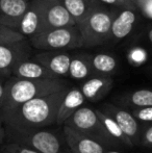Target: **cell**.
<instances>
[{
    "label": "cell",
    "instance_id": "cell-24",
    "mask_svg": "<svg viewBox=\"0 0 152 153\" xmlns=\"http://www.w3.org/2000/svg\"><path fill=\"white\" fill-rule=\"evenodd\" d=\"M2 153H41L35 149L21 146L19 144L15 143H7L2 148Z\"/></svg>",
    "mask_w": 152,
    "mask_h": 153
},
{
    "label": "cell",
    "instance_id": "cell-9",
    "mask_svg": "<svg viewBox=\"0 0 152 153\" xmlns=\"http://www.w3.org/2000/svg\"><path fill=\"white\" fill-rule=\"evenodd\" d=\"M101 111L110 116V118L115 120V122L118 124L123 133L131 141L133 145L139 144L141 142L139 131H140V126L138 124L136 119L133 117L132 114L125 109L119 108L113 104H104L101 108H99Z\"/></svg>",
    "mask_w": 152,
    "mask_h": 153
},
{
    "label": "cell",
    "instance_id": "cell-16",
    "mask_svg": "<svg viewBox=\"0 0 152 153\" xmlns=\"http://www.w3.org/2000/svg\"><path fill=\"white\" fill-rule=\"evenodd\" d=\"M85 98L83 94L81 93L80 89L73 88L69 89L67 94L65 95L63 99V102L59 107V114H57L56 126L63 127L65 122L75 113L85 102Z\"/></svg>",
    "mask_w": 152,
    "mask_h": 153
},
{
    "label": "cell",
    "instance_id": "cell-25",
    "mask_svg": "<svg viewBox=\"0 0 152 153\" xmlns=\"http://www.w3.org/2000/svg\"><path fill=\"white\" fill-rule=\"evenodd\" d=\"M101 3L113 5L119 10H136V6L132 0H99Z\"/></svg>",
    "mask_w": 152,
    "mask_h": 153
},
{
    "label": "cell",
    "instance_id": "cell-5",
    "mask_svg": "<svg viewBox=\"0 0 152 153\" xmlns=\"http://www.w3.org/2000/svg\"><path fill=\"white\" fill-rule=\"evenodd\" d=\"M29 43L33 48L43 51L82 48L81 34L76 25L41 32L29 38Z\"/></svg>",
    "mask_w": 152,
    "mask_h": 153
},
{
    "label": "cell",
    "instance_id": "cell-17",
    "mask_svg": "<svg viewBox=\"0 0 152 153\" xmlns=\"http://www.w3.org/2000/svg\"><path fill=\"white\" fill-rule=\"evenodd\" d=\"M136 22V14L133 10H121L119 14H116L112 24L110 39L120 41L126 38L133 29Z\"/></svg>",
    "mask_w": 152,
    "mask_h": 153
},
{
    "label": "cell",
    "instance_id": "cell-35",
    "mask_svg": "<svg viewBox=\"0 0 152 153\" xmlns=\"http://www.w3.org/2000/svg\"><path fill=\"white\" fill-rule=\"evenodd\" d=\"M132 1H133V0H132ZM133 2H134V1H133Z\"/></svg>",
    "mask_w": 152,
    "mask_h": 153
},
{
    "label": "cell",
    "instance_id": "cell-7",
    "mask_svg": "<svg viewBox=\"0 0 152 153\" xmlns=\"http://www.w3.org/2000/svg\"><path fill=\"white\" fill-rule=\"evenodd\" d=\"M31 55V45L24 39L19 42L0 45V74L10 76L15 67L20 62L29 59Z\"/></svg>",
    "mask_w": 152,
    "mask_h": 153
},
{
    "label": "cell",
    "instance_id": "cell-3",
    "mask_svg": "<svg viewBox=\"0 0 152 153\" xmlns=\"http://www.w3.org/2000/svg\"><path fill=\"white\" fill-rule=\"evenodd\" d=\"M115 16V12L103 5L77 23L76 26L80 31L82 40V48H92L105 44L110 39Z\"/></svg>",
    "mask_w": 152,
    "mask_h": 153
},
{
    "label": "cell",
    "instance_id": "cell-13",
    "mask_svg": "<svg viewBox=\"0 0 152 153\" xmlns=\"http://www.w3.org/2000/svg\"><path fill=\"white\" fill-rule=\"evenodd\" d=\"M63 131L68 146L73 153H105L103 145L91 137L82 135L71 127L64 125Z\"/></svg>",
    "mask_w": 152,
    "mask_h": 153
},
{
    "label": "cell",
    "instance_id": "cell-14",
    "mask_svg": "<svg viewBox=\"0 0 152 153\" xmlns=\"http://www.w3.org/2000/svg\"><path fill=\"white\" fill-rule=\"evenodd\" d=\"M114 81L108 75L92 76L81 85L80 91L85 96V100L91 102H97L101 100L110 92Z\"/></svg>",
    "mask_w": 152,
    "mask_h": 153
},
{
    "label": "cell",
    "instance_id": "cell-12",
    "mask_svg": "<svg viewBox=\"0 0 152 153\" xmlns=\"http://www.w3.org/2000/svg\"><path fill=\"white\" fill-rule=\"evenodd\" d=\"M33 61L43 65L59 77L69 75L71 55L64 50L43 51L33 56Z\"/></svg>",
    "mask_w": 152,
    "mask_h": 153
},
{
    "label": "cell",
    "instance_id": "cell-19",
    "mask_svg": "<svg viewBox=\"0 0 152 153\" xmlns=\"http://www.w3.org/2000/svg\"><path fill=\"white\" fill-rule=\"evenodd\" d=\"M96 115L98 116L99 120L101 121L102 125L104 126L105 130L112 135L113 139H115L120 145L126 146V147H132L133 144L131 143L129 139L126 137L123 133V131L120 129V127L118 126V124L115 122V120L113 118H110V116H108L106 114H104L103 111H101L99 108H94Z\"/></svg>",
    "mask_w": 152,
    "mask_h": 153
},
{
    "label": "cell",
    "instance_id": "cell-29",
    "mask_svg": "<svg viewBox=\"0 0 152 153\" xmlns=\"http://www.w3.org/2000/svg\"><path fill=\"white\" fill-rule=\"evenodd\" d=\"M4 94H5V81L1 80L0 81V109H1L2 103H3Z\"/></svg>",
    "mask_w": 152,
    "mask_h": 153
},
{
    "label": "cell",
    "instance_id": "cell-15",
    "mask_svg": "<svg viewBox=\"0 0 152 153\" xmlns=\"http://www.w3.org/2000/svg\"><path fill=\"white\" fill-rule=\"evenodd\" d=\"M12 75L17 78L21 79H30V80H38V79H59L57 75L45 68L43 65L39 64L36 61L27 59L20 64H18L12 71Z\"/></svg>",
    "mask_w": 152,
    "mask_h": 153
},
{
    "label": "cell",
    "instance_id": "cell-26",
    "mask_svg": "<svg viewBox=\"0 0 152 153\" xmlns=\"http://www.w3.org/2000/svg\"><path fill=\"white\" fill-rule=\"evenodd\" d=\"M132 115L142 122H152V107L136 108L132 111Z\"/></svg>",
    "mask_w": 152,
    "mask_h": 153
},
{
    "label": "cell",
    "instance_id": "cell-11",
    "mask_svg": "<svg viewBox=\"0 0 152 153\" xmlns=\"http://www.w3.org/2000/svg\"><path fill=\"white\" fill-rule=\"evenodd\" d=\"M30 0H0V24L17 31Z\"/></svg>",
    "mask_w": 152,
    "mask_h": 153
},
{
    "label": "cell",
    "instance_id": "cell-10",
    "mask_svg": "<svg viewBox=\"0 0 152 153\" xmlns=\"http://www.w3.org/2000/svg\"><path fill=\"white\" fill-rule=\"evenodd\" d=\"M45 25L46 30L75 26L76 23L62 0L45 1Z\"/></svg>",
    "mask_w": 152,
    "mask_h": 153
},
{
    "label": "cell",
    "instance_id": "cell-30",
    "mask_svg": "<svg viewBox=\"0 0 152 153\" xmlns=\"http://www.w3.org/2000/svg\"><path fill=\"white\" fill-rule=\"evenodd\" d=\"M4 140H5V130H4L3 123H2L1 119H0V144L3 143Z\"/></svg>",
    "mask_w": 152,
    "mask_h": 153
},
{
    "label": "cell",
    "instance_id": "cell-27",
    "mask_svg": "<svg viewBox=\"0 0 152 153\" xmlns=\"http://www.w3.org/2000/svg\"><path fill=\"white\" fill-rule=\"evenodd\" d=\"M136 7L140 8L146 18L152 19V0H133Z\"/></svg>",
    "mask_w": 152,
    "mask_h": 153
},
{
    "label": "cell",
    "instance_id": "cell-33",
    "mask_svg": "<svg viewBox=\"0 0 152 153\" xmlns=\"http://www.w3.org/2000/svg\"><path fill=\"white\" fill-rule=\"evenodd\" d=\"M37 1H56V0H37Z\"/></svg>",
    "mask_w": 152,
    "mask_h": 153
},
{
    "label": "cell",
    "instance_id": "cell-22",
    "mask_svg": "<svg viewBox=\"0 0 152 153\" xmlns=\"http://www.w3.org/2000/svg\"><path fill=\"white\" fill-rule=\"evenodd\" d=\"M129 102L138 108L152 107V91L151 90H139L132 92L129 96Z\"/></svg>",
    "mask_w": 152,
    "mask_h": 153
},
{
    "label": "cell",
    "instance_id": "cell-18",
    "mask_svg": "<svg viewBox=\"0 0 152 153\" xmlns=\"http://www.w3.org/2000/svg\"><path fill=\"white\" fill-rule=\"evenodd\" d=\"M62 2L76 24L87 18L92 12L104 5L99 0H62Z\"/></svg>",
    "mask_w": 152,
    "mask_h": 153
},
{
    "label": "cell",
    "instance_id": "cell-20",
    "mask_svg": "<svg viewBox=\"0 0 152 153\" xmlns=\"http://www.w3.org/2000/svg\"><path fill=\"white\" fill-rule=\"evenodd\" d=\"M91 65V56L87 55H74L71 56L69 68V76L76 80H82L93 73Z\"/></svg>",
    "mask_w": 152,
    "mask_h": 153
},
{
    "label": "cell",
    "instance_id": "cell-4",
    "mask_svg": "<svg viewBox=\"0 0 152 153\" xmlns=\"http://www.w3.org/2000/svg\"><path fill=\"white\" fill-rule=\"evenodd\" d=\"M64 125L71 127L77 132L87 137L95 140L104 147H118L121 146L112 135L105 130L94 108L82 106L76 111Z\"/></svg>",
    "mask_w": 152,
    "mask_h": 153
},
{
    "label": "cell",
    "instance_id": "cell-28",
    "mask_svg": "<svg viewBox=\"0 0 152 153\" xmlns=\"http://www.w3.org/2000/svg\"><path fill=\"white\" fill-rule=\"evenodd\" d=\"M141 143H142V145L145 146H152V126H150L145 131L144 135L141 140Z\"/></svg>",
    "mask_w": 152,
    "mask_h": 153
},
{
    "label": "cell",
    "instance_id": "cell-32",
    "mask_svg": "<svg viewBox=\"0 0 152 153\" xmlns=\"http://www.w3.org/2000/svg\"><path fill=\"white\" fill-rule=\"evenodd\" d=\"M105 153H121L119 151H115V150H112V151H108V152H105Z\"/></svg>",
    "mask_w": 152,
    "mask_h": 153
},
{
    "label": "cell",
    "instance_id": "cell-21",
    "mask_svg": "<svg viewBox=\"0 0 152 153\" xmlns=\"http://www.w3.org/2000/svg\"><path fill=\"white\" fill-rule=\"evenodd\" d=\"M91 65L93 71L100 75H108L113 73L118 66L116 57L108 53H98L91 56Z\"/></svg>",
    "mask_w": 152,
    "mask_h": 153
},
{
    "label": "cell",
    "instance_id": "cell-23",
    "mask_svg": "<svg viewBox=\"0 0 152 153\" xmlns=\"http://www.w3.org/2000/svg\"><path fill=\"white\" fill-rule=\"evenodd\" d=\"M24 36L18 31L10 29L4 25L0 24V45L10 44V43L19 42V41L24 40Z\"/></svg>",
    "mask_w": 152,
    "mask_h": 153
},
{
    "label": "cell",
    "instance_id": "cell-8",
    "mask_svg": "<svg viewBox=\"0 0 152 153\" xmlns=\"http://www.w3.org/2000/svg\"><path fill=\"white\" fill-rule=\"evenodd\" d=\"M17 31L24 38L35 36L46 31L45 25V1L30 0Z\"/></svg>",
    "mask_w": 152,
    "mask_h": 153
},
{
    "label": "cell",
    "instance_id": "cell-1",
    "mask_svg": "<svg viewBox=\"0 0 152 153\" xmlns=\"http://www.w3.org/2000/svg\"><path fill=\"white\" fill-rule=\"evenodd\" d=\"M69 88L0 113L8 143H18L36 131L56 125L57 114Z\"/></svg>",
    "mask_w": 152,
    "mask_h": 153
},
{
    "label": "cell",
    "instance_id": "cell-6",
    "mask_svg": "<svg viewBox=\"0 0 152 153\" xmlns=\"http://www.w3.org/2000/svg\"><path fill=\"white\" fill-rule=\"evenodd\" d=\"M15 144L31 148L41 153H73L68 146L66 137L63 141L55 132L47 129L36 131Z\"/></svg>",
    "mask_w": 152,
    "mask_h": 153
},
{
    "label": "cell",
    "instance_id": "cell-31",
    "mask_svg": "<svg viewBox=\"0 0 152 153\" xmlns=\"http://www.w3.org/2000/svg\"><path fill=\"white\" fill-rule=\"evenodd\" d=\"M148 39H149V41H150V43L152 44V28H150L148 30Z\"/></svg>",
    "mask_w": 152,
    "mask_h": 153
},
{
    "label": "cell",
    "instance_id": "cell-34",
    "mask_svg": "<svg viewBox=\"0 0 152 153\" xmlns=\"http://www.w3.org/2000/svg\"><path fill=\"white\" fill-rule=\"evenodd\" d=\"M1 80H4V79H3V76H2V75L0 74V81H1Z\"/></svg>",
    "mask_w": 152,
    "mask_h": 153
},
{
    "label": "cell",
    "instance_id": "cell-2",
    "mask_svg": "<svg viewBox=\"0 0 152 153\" xmlns=\"http://www.w3.org/2000/svg\"><path fill=\"white\" fill-rule=\"evenodd\" d=\"M68 88L64 79H21L12 76L5 80V94L0 113L10 111L23 103L48 96Z\"/></svg>",
    "mask_w": 152,
    "mask_h": 153
}]
</instances>
